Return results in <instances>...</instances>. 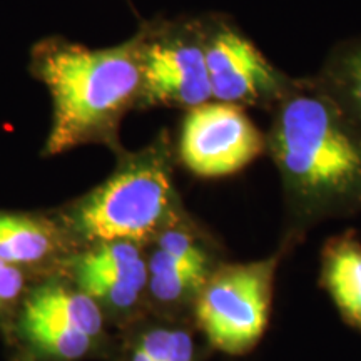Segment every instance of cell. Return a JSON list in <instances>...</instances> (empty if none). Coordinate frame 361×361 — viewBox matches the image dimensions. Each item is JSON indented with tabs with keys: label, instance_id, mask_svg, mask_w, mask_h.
Returning <instances> with one entry per match:
<instances>
[{
	"label": "cell",
	"instance_id": "cell-5",
	"mask_svg": "<svg viewBox=\"0 0 361 361\" xmlns=\"http://www.w3.org/2000/svg\"><path fill=\"white\" fill-rule=\"evenodd\" d=\"M284 252L252 261H224L197 296L192 322L213 351L251 353L269 326L274 281Z\"/></svg>",
	"mask_w": 361,
	"mask_h": 361
},
{
	"label": "cell",
	"instance_id": "cell-11",
	"mask_svg": "<svg viewBox=\"0 0 361 361\" xmlns=\"http://www.w3.org/2000/svg\"><path fill=\"white\" fill-rule=\"evenodd\" d=\"M75 250L51 209L0 207V259L37 278L62 273Z\"/></svg>",
	"mask_w": 361,
	"mask_h": 361
},
{
	"label": "cell",
	"instance_id": "cell-1",
	"mask_svg": "<svg viewBox=\"0 0 361 361\" xmlns=\"http://www.w3.org/2000/svg\"><path fill=\"white\" fill-rule=\"evenodd\" d=\"M269 112L266 152L284 202L278 250L288 255L319 223L361 211V129L311 78L293 80Z\"/></svg>",
	"mask_w": 361,
	"mask_h": 361
},
{
	"label": "cell",
	"instance_id": "cell-6",
	"mask_svg": "<svg viewBox=\"0 0 361 361\" xmlns=\"http://www.w3.org/2000/svg\"><path fill=\"white\" fill-rule=\"evenodd\" d=\"M137 30L142 78L139 109L189 111L213 101L201 17L154 19Z\"/></svg>",
	"mask_w": 361,
	"mask_h": 361
},
{
	"label": "cell",
	"instance_id": "cell-13",
	"mask_svg": "<svg viewBox=\"0 0 361 361\" xmlns=\"http://www.w3.org/2000/svg\"><path fill=\"white\" fill-rule=\"evenodd\" d=\"M319 286L343 323L361 333V239L353 229L328 238L319 252Z\"/></svg>",
	"mask_w": 361,
	"mask_h": 361
},
{
	"label": "cell",
	"instance_id": "cell-3",
	"mask_svg": "<svg viewBox=\"0 0 361 361\" xmlns=\"http://www.w3.org/2000/svg\"><path fill=\"white\" fill-rule=\"evenodd\" d=\"M176 142L168 129L116 156L112 173L75 200L51 207L75 250L106 241L147 246L186 211L176 186Z\"/></svg>",
	"mask_w": 361,
	"mask_h": 361
},
{
	"label": "cell",
	"instance_id": "cell-15",
	"mask_svg": "<svg viewBox=\"0 0 361 361\" xmlns=\"http://www.w3.org/2000/svg\"><path fill=\"white\" fill-rule=\"evenodd\" d=\"M37 276L0 259V328L13 318Z\"/></svg>",
	"mask_w": 361,
	"mask_h": 361
},
{
	"label": "cell",
	"instance_id": "cell-12",
	"mask_svg": "<svg viewBox=\"0 0 361 361\" xmlns=\"http://www.w3.org/2000/svg\"><path fill=\"white\" fill-rule=\"evenodd\" d=\"M211 351L192 319L147 311L117 329L106 361H206Z\"/></svg>",
	"mask_w": 361,
	"mask_h": 361
},
{
	"label": "cell",
	"instance_id": "cell-9",
	"mask_svg": "<svg viewBox=\"0 0 361 361\" xmlns=\"http://www.w3.org/2000/svg\"><path fill=\"white\" fill-rule=\"evenodd\" d=\"M266 152V134L246 109L209 101L186 111L176 142L178 164L200 179L241 173Z\"/></svg>",
	"mask_w": 361,
	"mask_h": 361
},
{
	"label": "cell",
	"instance_id": "cell-14",
	"mask_svg": "<svg viewBox=\"0 0 361 361\" xmlns=\"http://www.w3.org/2000/svg\"><path fill=\"white\" fill-rule=\"evenodd\" d=\"M311 79L361 129V37L338 44Z\"/></svg>",
	"mask_w": 361,
	"mask_h": 361
},
{
	"label": "cell",
	"instance_id": "cell-7",
	"mask_svg": "<svg viewBox=\"0 0 361 361\" xmlns=\"http://www.w3.org/2000/svg\"><path fill=\"white\" fill-rule=\"evenodd\" d=\"M228 261L216 236L189 211L166 226L147 245V311L192 319L207 279Z\"/></svg>",
	"mask_w": 361,
	"mask_h": 361
},
{
	"label": "cell",
	"instance_id": "cell-2",
	"mask_svg": "<svg viewBox=\"0 0 361 361\" xmlns=\"http://www.w3.org/2000/svg\"><path fill=\"white\" fill-rule=\"evenodd\" d=\"M29 71L49 90L52 121L42 156L75 147L102 146L124 151L121 124L141 101V34L124 42L92 49L51 35L35 42Z\"/></svg>",
	"mask_w": 361,
	"mask_h": 361
},
{
	"label": "cell",
	"instance_id": "cell-4",
	"mask_svg": "<svg viewBox=\"0 0 361 361\" xmlns=\"http://www.w3.org/2000/svg\"><path fill=\"white\" fill-rule=\"evenodd\" d=\"M116 329L64 273L32 284L0 338L8 361H106Z\"/></svg>",
	"mask_w": 361,
	"mask_h": 361
},
{
	"label": "cell",
	"instance_id": "cell-8",
	"mask_svg": "<svg viewBox=\"0 0 361 361\" xmlns=\"http://www.w3.org/2000/svg\"><path fill=\"white\" fill-rule=\"evenodd\" d=\"M201 20L213 101L273 109L295 78L279 71L231 19L213 13Z\"/></svg>",
	"mask_w": 361,
	"mask_h": 361
},
{
	"label": "cell",
	"instance_id": "cell-10",
	"mask_svg": "<svg viewBox=\"0 0 361 361\" xmlns=\"http://www.w3.org/2000/svg\"><path fill=\"white\" fill-rule=\"evenodd\" d=\"M62 273L101 306L116 331L147 313V246L106 241L80 247Z\"/></svg>",
	"mask_w": 361,
	"mask_h": 361
}]
</instances>
